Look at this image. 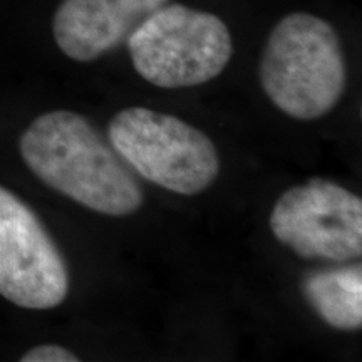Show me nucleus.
<instances>
[{"label": "nucleus", "instance_id": "6", "mask_svg": "<svg viewBox=\"0 0 362 362\" xmlns=\"http://www.w3.org/2000/svg\"><path fill=\"white\" fill-rule=\"evenodd\" d=\"M69 293L64 257L37 215L0 187V296L30 310L61 305Z\"/></svg>", "mask_w": 362, "mask_h": 362}, {"label": "nucleus", "instance_id": "2", "mask_svg": "<svg viewBox=\"0 0 362 362\" xmlns=\"http://www.w3.org/2000/svg\"><path fill=\"white\" fill-rule=\"evenodd\" d=\"M346 56L337 30L307 12L272 29L260 61V84L284 115L300 121L329 115L346 90Z\"/></svg>", "mask_w": 362, "mask_h": 362}, {"label": "nucleus", "instance_id": "4", "mask_svg": "<svg viewBox=\"0 0 362 362\" xmlns=\"http://www.w3.org/2000/svg\"><path fill=\"white\" fill-rule=\"evenodd\" d=\"M107 139L144 180L185 197L205 192L220 173L214 141L173 115L126 107L107 124Z\"/></svg>", "mask_w": 362, "mask_h": 362}, {"label": "nucleus", "instance_id": "8", "mask_svg": "<svg viewBox=\"0 0 362 362\" xmlns=\"http://www.w3.org/2000/svg\"><path fill=\"white\" fill-rule=\"evenodd\" d=\"M300 292L317 315L337 330L362 327V265L336 264L305 272Z\"/></svg>", "mask_w": 362, "mask_h": 362}, {"label": "nucleus", "instance_id": "3", "mask_svg": "<svg viewBox=\"0 0 362 362\" xmlns=\"http://www.w3.org/2000/svg\"><path fill=\"white\" fill-rule=\"evenodd\" d=\"M136 72L163 89L193 88L220 76L233 56L232 34L218 16L165 4L126 40Z\"/></svg>", "mask_w": 362, "mask_h": 362}, {"label": "nucleus", "instance_id": "1", "mask_svg": "<svg viewBox=\"0 0 362 362\" xmlns=\"http://www.w3.org/2000/svg\"><path fill=\"white\" fill-rule=\"evenodd\" d=\"M21 156L33 173L64 197L107 216L143 205V188L110 141L72 111L40 115L22 133Z\"/></svg>", "mask_w": 362, "mask_h": 362}, {"label": "nucleus", "instance_id": "9", "mask_svg": "<svg viewBox=\"0 0 362 362\" xmlns=\"http://www.w3.org/2000/svg\"><path fill=\"white\" fill-rule=\"evenodd\" d=\"M79 357L57 344H42L27 351L21 362H78Z\"/></svg>", "mask_w": 362, "mask_h": 362}, {"label": "nucleus", "instance_id": "5", "mask_svg": "<svg viewBox=\"0 0 362 362\" xmlns=\"http://www.w3.org/2000/svg\"><path fill=\"white\" fill-rule=\"evenodd\" d=\"M269 223L300 259L346 264L362 255V200L334 181L312 178L287 189Z\"/></svg>", "mask_w": 362, "mask_h": 362}, {"label": "nucleus", "instance_id": "7", "mask_svg": "<svg viewBox=\"0 0 362 362\" xmlns=\"http://www.w3.org/2000/svg\"><path fill=\"white\" fill-rule=\"evenodd\" d=\"M170 0H62L52 21L61 52L90 62L126 44L129 35Z\"/></svg>", "mask_w": 362, "mask_h": 362}]
</instances>
